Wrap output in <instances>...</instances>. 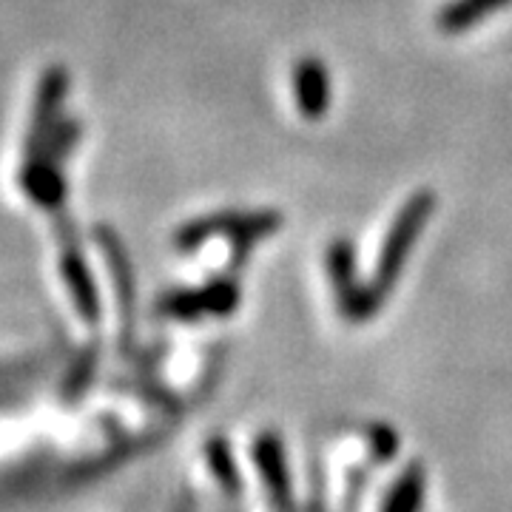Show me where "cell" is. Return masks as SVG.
<instances>
[{"label": "cell", "mask_w": 512, "mask_h": 512, "mask_svg": "<svg viewBox=\"0 0 512 512\" xmlns=\"http://www.w3.org/2000/svg\"><path fill=\"white\" fill-rule=\"evenodd\" d=\"M433 208H436V197L430 191H419V194H413L410 200L404 202V208L399 211L393 228H390V234L384 239L382 256H379V265H376V279H373L370 288H365L373 311L382 305L384 296L396 285V279L402 274L404 259L410 254V248L416 245L421 225L433 214Z\"/></svg>", "instance_id": "6da1fadb"}, {"label": "cell", "mask_w": 512, "mask_h": 512, "mask_svg": "<svg viewBox=\"0 0 512 512\" xmlns=\"http://www.w3.org/2000/svg\"><path fill=\"white\" fill-rule=\"evenodd\" d=\"M282 217L274 211H259V214H214L208 220L194 222L185 234H180V245L185 248H197L202 239L214 237V234H228L234 237L239 245H248L259 237H268L279 228Z\"/></svg>", "instance_id": "7a4b0ae2"}, {"label": "cell", "mask_w": 512, "mask_h": 512, "mask_svg": "<svg viewBox=\"0 0 512 512\" xmlns=\"http://www.w3.org/2000/svg\"><path fill=\"white\" fill-rule=\"evenodd\" d=\"M328 268L330 279H333V288H336V299H339V308L345 311L350 322H365L373 316V305L367 299L365 288H359L356 282V271H353V248L350 242H333L328 254Z\"/></svg>", "instance_id": "3957f363"}, {"label": "cell", "mask_w": 512, "mask_h": 512, "mask_svg": "<svg viewBox=\"0 0 512 512\" xmlns=\"http://www.w3.org/2000/svg\"><path fill=\"white\" fill-rule=\"evenodd\" d=\"M254 461L259 467L262 484L271 495V504L276 512H296L293 510L291 478H288V461H285V447L276 433H262L254 441Z\"/></svg>", "instance_id": "277c9868"}, {"label": "cell", "mask_w": 512, "mask_h": 512, "mask_svg": "<svg viewBox=\"0 0 512 512\" xmlns=\"http://www.w3.org/2000/svg\"><path fill=\"white\" fill-rule=\"evenodd\" d=\"M293 89H296V103L308 120H319L328 111L330 83L322 60L305 57L293 72Z\"/></svg>", "instance_id": "5b68a950"}, {"label": "cell", "mask_w": 512, "mask_h": 512, "mask_svg": "<svg viewBox=\"0 0 512 512\" xmlns=\"http://www.w3.org/2000/svg\"><path fill=\"white\" fill-rule=\"evenodd\" d=\"M424 490H427V473L421 464L404 467V473L396 478L390 493L384 498L382 512H421L424 504Z\"/></svg>", "instance_id": "8992f818"}, {"label": "cell", "mask_w": 512, "mask_h": 512, "mask_svg": "<svg viewBox=\"0 0 512 512\" xmlns=\"http://www.w3.org/2000/svg\"><path fill=\"white\" fill-rule=\"evenodd\" d=\"M205 458H208V467L214 478L220 481V487L231 498H239L242 495V476H239L237 461H234V453H231V444L222 436H211L205 441Z\"/></svg>", "instance_id": "52a82bcc"}, {"label": "cell", "mask_w": 512, "mask_h": 512, "mask_svg": "<svg viewBox=\"0 0 512 512\" xmlns=\"http://www.w3.org/2000/svg\"><path fill=\"white\" fill-rule=\"evenodd\" d=\"M507 0H456L441 12V29L444 32H464L478 18L490 15L493 9L504 6Z\"/></svg>", "instance_id": "ba28073f"}, {"label": "cell", "mask_w": 512, "mask_h": 512, "mask_svg": "<svg viewBox=\"0 0 512 512\" xmlns=\"http://www.w3.org/2000/svg\"><path fill=\"white\" fill-rule=\"evenodd\" d=\"M370 444H373V456L379 461H390L396 456V447H399V439L390 427H373L370 433Z\"/></svg>", "instance_id": "9c48e42d"}, {"label": "cell", "mask_w": 512, "mask_h": 512, "mask_svg": "<svg viewBox=\"0 0 512 512\" xmlns=\"http://www.w3.org/2000/svg\"><path fill=\"white\" fill-rule=\"evenodd\" d=\"M92 373V365L89 362H83V376H89ZM74 387V390H83V379H74V382H69Z\"/></svg>", "instance_id": "30bf717a"}]
</instances>
